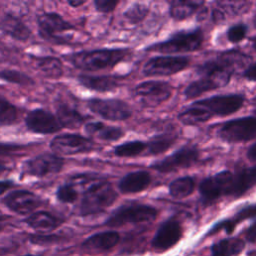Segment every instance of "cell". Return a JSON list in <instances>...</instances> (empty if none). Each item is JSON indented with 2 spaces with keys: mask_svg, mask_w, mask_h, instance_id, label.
I'll list each match as a JSON object with an SVG mask.
<instances>
[{
  "mask_svg": "<svg viewBox=\"0 0 256 256\" xmlns=\"http://www.w3.org/2000/svg\"><path fill=\"white\" fill-rule=\"evenodd\" d=\"M128 55L125 49H95L79 51L67 57L71 64L83 71H99L109 69L123 61Z\"/></svg>",
  "mask_w": 256,
  "mask_h": 256,
  "instance_id": "1",
  "label": "cell"
},
{
  "mask_svg": "<svg viewBox=\"0 0 256 256\" xmlns=\"http://www.w3.org/2000/svg\"><path fill=\"white\" fill-rule=\"evenodd\" d=\"M116 198L117 193L113 186L102 179L84 191L79 207V213L82 216H87L102 212L111 206Z\"/></svg>",
  "mask_w": 256,
  "mask_h": 256,
  "instance_id": "2",
  "label": "cell"
},
{
  "mask_svg": "<svg viewBox=\"0 0 256 256\" xmlns=\"http://www.w3.org/2000/svg\"><path fill=\"white\" fill-rule=\"evenodd\" d=\"M203 32L201 29L191 31H179L165 41L155 43L146 48L147 51L160 52L164 54L191 52L199 49L203 43Z\"/></svg>",
  "mask_w": 256,
  "mask_h": 256,
  "instance_id": "3",
  "label": "cell"
},
{
  "mask_svg": "<svg viewBox=\"0 0 256 256\" xmlns=\"http://www.w3.org/2000/svg\"><path fill=\"white\" fill-rule=\"evenodd\" d=\"M37 26L39 35L55 44H68V38L63 34L74 29L72 23L56 12H44L38 15Z\"/></svg>",
  "mask_w": 256,
  "mask_h": 256,
  "instance_id": "4",
  "label": "cell"
},
{
  "mask_svg": "<svg viewBox=\"0 0 256 256\" xmlns=\"http://www.w3.org/2000/svg\"><path fill=\"white\" fill-rule=\"evenodd\" d=\"M157 210L150 205L145 204H129L120 206L113 211L105 225L109 227H119L128 223L149 222L156 218Z\"/></svg>",
  "mask_w": 256,
  "mask_h": 256,
  "instance_id": "5",
  "label": "cell"
},
{
  "mask_svg": "<svg viewBox=\"0 0 256 256\" xmlns=\"http://www.w3.org/2000/svg\"><path fill=\"white\" fill-rule=\"evenodd\" d=\"M64 166V159L54 153L44 152L38 154L22 165L21 176H33V177H46L59 173Z\"/></svg>",
  "mask_w": 256,
  "mask_h": 256,
  "instance_id": "6",
  "label": "cell"
},
{
  "mask_svg": "<svg viewBox=\"0 0 256 256\" xmlns=\"http://www.w3.org/2000/svg\"><path fill=\"white\" fill-rule=\"evenodd\" d=\"M219 137L228 143L247 142L256 138V116L230 120L218 131Z\"/></svg>",
  "mask_w": 256,
  "mask_h": 256,
  "instance_id": "7",
  "label": "cell"
},
{
  "mask_svg": "<svg viewBox=\"0 0 256 256\" xmlns=\"http://www.w3.org/2000/svg\"><path fill=\"white\" fill-rule=\"evenodd\" d=\"M233 180V173L228 170L218 172L214 176L205 178L199 185L202 202L210 205L222 196H228Z\"/></svg>",
  "mask_w": 256,
  "mask_h": 256,
  "instance_id": "8",
  "label": "cell"
},
{
  "mask_svg": "<svg viewBox=\"0 0 256 256\" xmlns=\"http://www.w3.org/2000/svg\"><path fill=\"white\" fill-rule=\"evenodd\" d=\"M49 147L58 156L76 155L89 153L94 149V143L90 138L80 134L65 133L52 138Z\"/></svg>",
  "mask_w": 256,
  "mask_h": 256,
  "instance_id": "9",
  "label": "cell"
},
{
  "mask_svg": "<svg viewBox=\"0 0 256 256\" xmlns=\"http://www.w3.org/2000/svg\"><path fill=\"white\" fill-rule=\"evenodd\" d=\"M87 107L94 114L110 121H124L132 115L129 105L118 99L92 98L87 101Z\"/></svg>",
  "mask_w": 256,
  "mask_h": 256,
  "instance_id": "10",
  "label": "cell"
},
{
  "mask_svg": "<svg viewBox=\"0 0 256 256\" xmlns=\"http://www.w3.org/2000/svg\"><path fill=\"white\" fill-rule=\"evenodd\" d=\"M199 156L200 153L196 147L184 146L173 154L152 164L151 168L161 173H169L178 169L193 166L198 162Z\"/></svg>",
  "mask_w": 256,
  "mask_h": 256,
  "instance_id": "11",
  "label": "cell"
},
{
  "mask_svg": "<svg viewBox=\"0 0 256 256\" xmlns=\"http://www.w3.org/2000/svg\"><path fill=\"white\" fill-rule=\"evenodd\" d=\"M189 66V59L183 56H156L143 66L145 76H169Z\"/></svg>",
  "mask_w": 256,
  "mask_h": 256,
  "instance_id": "12",
  "label": "cell"
},
{
  "mask_svg": "<svg viewBox=\"0 0 256 256\" xmlns=\"http://www.w3.org/2000/svg\"><path fill=\"white\" fill-rule=\"evenodd\" d=\"M244 103V97L238 94L215 95L194 102L193 104L206 109L211 115L227 116L237 112Z\"/></svg>",
  "mask_w": 256,
  "mask_h": 256,
  "instance_id": "13",
  "label": "cell"
},
{
  "mask_svg": "<svg viewBox=\"0 0 256 256\" xmlns=\"http://www.w3.org/2000/svg\"><path fill=\"white\" fill-rule=\"evenodd\" d=\"M134 93L147 106H156L168 100L172 95V87L164 81H144L138 84Z\"/></svg>",
  "mask_w": 256,
  "mask_h": 256,
  "instance_id": "14",
  "label": "cell"
},
{
  "mask_svg": "<svg viewBox=\"0 0 256 256\" xmlns=\"http://www.w3.org/2000/svg\"><path fill=\"white\" fill-rule=\"evenodd\" d=\"M27 129L36 134H54L62 129L57 117L48 110L37 108L27 113L25 117Z\"/></svg>",
  "mask_w": 256,
  "mask_h": 256,
  "instance_id": "15",
  "label": "cell"
},
{
  "mask_svg": "<svg viewBox=\"0 0 256 256\" xmlns=\"http://www.w3.org/2000/svg\"><path fill=\"white\" fill-rule=\"evenodd\" d=\"M2 203L17 214L27 215L32 214L42 201L38 195L29 190H14L3 197Z\"/></svg>",
  "mask_w": 256,
  "mask_h": 256,
  "instance_id": "16",
  "label": "cell"
},
{
  "mask_svg": "<svg viewBox=\"0 0 256 256\" xmlns=\"http://www.w3.org/2000/svg\"><path fill=\"white\" fill-rule=\"evenodd\" d=\"M180 223L175 218H170L158 228L152 239V246L158 250H166L174 246L181 238Z\"/></svg>",
  "mask_w": 256,
  "mask_h": 256,
  "instance_id": "17",
  "label": "cell"
},
{
  "mask_svg": "<svg viewBox=\"0 0 256 256\" xmlns=\"http://www.w3.org/2000/svg\"><path fill=\"white\" fill-rule=\"evenodd\" d=\"M0 31L14 40L25 42L31 36L30 28L17 16L6 13L0 18Z\"/></svg>",
  "mask_w": 256,
  "mask_h": 256,
  "instance_id": "18",
  "label": "cell"
},
{
  "mask_svg": "<svg viewBox=\"0 0 256 256\" xmlns=\"http://www.w3.org/2000/svg\"><path fill=\"white\" fill-rule=\"evenodd\" d=\"M256 185V166L247 167L233 174L232 184L228 196L240 197Z\"/></svg>",
  "mask_w": 256,
  "mask_h": 256,
  "instance_id": "19",
  "label": "cell"
},
{
  "mask_svg": "<svg viewBox=\"0 0 256 256\" xmlns=\"http://www.w3.org/2000/svg\"><path fill=\"white\" fill-rule=\"evenodd\" d=\"M151 183V176L147 171L140 170L126 174L118 183V188L122 193H138L144 191Z\"/></svg>",
  "mask_w": 256,
  "mask_h": 256,
  "instance_id": "20",
  "label": "cell"
},
{
  "mask_svg": "<svg viewBox=\"0 0 256 256\" xmlns=\"http://www.w3.org/2000/svg\"><path fill=\"white\" fill-rule=\"evenodd\" d=\"M78 82L86 89L97 92H110L114 91L118 87V80L116 77L107 75H87L80 74L78 76Z\"/></svg>",
  "mask_w": 256,
  "mask_h": 256,
  "instance_id": "21",
  "label": "cell"
},
{
  "mask_svg": "<svg viewBox=\"0 0 256 256\" xmlns=\"http://www.w3.org/2000/svg\"><path fill=\"white\" fill-rule=\"evenodd\" d=\"M120 236L116 231H104L96 233L87 238L82 247L87 251H106L114 247L119 242Z\"/></svg>",
  "mask_w": 256,
  "mask_h": 256,
  "instance_id": "22",
  "label": "cell"
},
{
  "mask_svg": "<svg viewBox=\"0 0 256 256\" xmlns=\"http://www.w3.org/2000/svg\"><path fill=\"white\" fill-rule=\"evenodd\" d=\"M24 222L36 231L49 232L62 224V220L47 211H37L24 219Z\"/></svg>",
  "mask_w": 256,
  "mask_h": 256,
  "instance_id": "23",
  "label": "cell"
},
{
  "mask_svg": "<svg viewBox=\"0 0 256 256\" xmlns=\"http://www.w3.org/2000/svg\"><path fill=\"white\" fill-rule=\"evenodd\" d=\"M85 132L91 137H96L109 142L117 141L124 135V131L121 128L110 126L99 121L85 124Z\"/></svg>",
  "mask_w": 256,
  "mask_h": 256,
  "instance_id": "24",
  "label": "cell"
},
{
  "mask_svg": "<svg viewBox=\"0 0 256 256\" xmlns=\"http://www.w3.org/2000/svg\"><path fill=\"white\" fill-rule=\"evenodd\" d=\"M33 65L46 77L58 79L63 76L62 61L54 56H35L32 55Z\"/></svg>",
  "mask_w": 256,
  "mask_h": 256,
  "instance_id": "25",
  "label": "cell"
},
{
  "mask_svg": "<svg viewBox=\"0 0 256 256\" xmlns=\"http://www.w3.org/2000/svg\"><path fill=\"white\" fill-rule=\"evenodd\" d=\"M56 117L62 128L77 129L84 123V116L76 109L70 107L66 103H59L55 106Z\"/></svg>",
  "mask_w": 256,
  "mask_h": 256,
  "instance_id": "26",
  "label": "cell"
},
{
  "mask_svg": "<svg viewBox=\"0 0 256 256\" xmlns=\"http://www.w3.org/2000/svg\"><path fill=\"white\" fill-rule=\"evenodd\" d=\"M252 218H256V204L249 205L242 208L231 219H226L216 223L210 229V234H214L220 230H225L227 234H231L238 223L247 219H252Z\"/></svg>",
  "mask_w": 256,
  "mask_h": 256,
  "instance_id": "27",
  "label": "cell"
},
{
  "mask_svg": "<svg viewBox=\"0 0 256 256\" xmlns=\"http://www.w3.org/2000/svg\"><path fill=\"white\" fill-rule=\"evenodd\" d=\"M202 5L203 1L192 0H177L172 1L170 5V15L175 20H184L194 14Z\"/></svg>",
  "mask_w": 256,
  "mask_h": 256,
  "instance_id": "28",
  "label": "cell"
},
{
  "mask_svg": "<svg viewBox=\"0 0 256 256\" xmlns=\"http://www.w3.org/2000/svg\"><path fill=\"white\" fill-rule=\"evenodd\" d=\"M245 247L244 241L239 238H226L215 243L211 247L212 256H233Z\"/></svg>",
  "mask_w": 256,
  "mask_h": 256,
  "instance_id": "29",
  "label": "cell"
},
{
  "mask_svg": "<svg viewBox=\"0 0 256 256\" xmlns=\"http://www.w3.org/2000/svg\"><path fill=\"white\" fill-rule=\"evenodd\" d=\"M212 117L211 113L206 109L192 104L191 107L185 109L178 114V119L184 125H196L208 121Z\"/></svg>",
  "mask_w": 256,
  "mask_h": 256,
  "instance_id": "30",
  "label": "cell"
},
{
  "mask_svg": "<svg viewBox=\"0 0 256 256\" xmlns=\"http://www.w3.org/2000/svg\"><path fill=\"white\" fill-rule=\"evenodd\" d=\"M195 189V181L190 176H184L175 179L169 185V193L177 199L185 198L193 193Z\"/></svg>",
  "mask_w": 256,
  "mask_h": 256,
  "instance_id": "31",
  "label": "cell"
},
{
  "mask_svg": "<svg viewBox=\"0 0 256 256\" xmlns=\"http://www.w3.org/2000/svg\"><path fill=\"white\" fill-rule=\"evenodd\" d=\"M219 88L217 84L208 77H201L198 80L190 83L184 90V95L188 99H192L202 95L205 92Z\"/></svg>",
  "mask_w": 256,
  "mask_h": 256,
  "instance_id": "32",
  "label": "cell"
},
{
  "mask_svg": "<svg viewBox=\"0 0 256 256\" xmlns=\"http://www.w3.org/2000/svg\"><path fill=\"white\" fill-rule=\"evenodd\" d=\"M177 140L174 134H161L153 137L147 143V150L149 155H159L166 152Z\"/></svg>",
  "mask_w": 256,
  "mask_h": 256,
  "instance_id": "33",
  "label": "cell"
},
{
  "mask_svg": "<svg viewBox=\"0 0 256 256\" xmlns=\"http://www.w3.org/2000/svg\"><path fill=\"white\" fill-rule=\"evenodd\" d=\"M0 80L9 82L20 86H32L35 84L34 80L24 72L14 69H2L0 70Z\"/></svg>",
  "mask_w": 256,
  "mask_h": 256,
  "instance_id": "34",
  "label": "cell"
},
{
  "mask_svg": "<svg viewBox=\"0 0 256 256\" xmlns=\"http://www.w3.org/2000/svg\"><path fill=\"white\" fill-rule=\"evenodd\" d=\"M147 149V143L142 141H127L114 148V154L118 157H135Z\"/></svg>",
  "mask_w": 256,
  "mask_h": 256,
  "instance_id": "35",
  "label": "cell"
},
{
  "mask_svg": "<svg viewBox=\"0 0 256 256\" xmlns=\"http://www.w3.org/2000/svg\"><path fill=\"white\" fill-rule=\"evenodd\" d=\"M17 108L6 98L0 95V124L11 125L17 121Z\"/></svg>",
  "mask_w": 256,
  "mask_h": 256,
  "instance_id": "36",
  "label": "cell"
},
{
  "mask_svg": "<svg viewBox=\"0 0 256 256\" xmlns=\"http://www.w3.org/2000/svg\"><path fill=\"white\" fill-rule=\"evenodd\" d=\"M56 198L62 203H73L78 198V190L66 182L57 188Z\"/></svg>",
  "mask_w": 256,
  "mask_h": 256,
  "instance_id": "37",
  "label": "cell"
},
{
  "mask_svg": "<svg viewBox=\"0 0 256 256\" xmlns=\"http://www.w3.org/2000/svg\"><path fill=\"white\" fill-rule=\"evenodd\" d=\"M148 11L149 8L146 5L134 4L124 12V16L126 19H128L129 22L136 24L145 18Z\"/></svg>",
  "mask_w": 256,
  "mask_h": 256,
  "instance_id": "38",
  "label": "cell"
},
{
  "mask_svg": "<svg viewBox=\"0 0 256 256\" xmlns=\"http://www.w3.org/2000/svg\"><path fill=\"white\" fill-rule=\"evenodd\" d=\"M247 34V26L245 24H237L230 27L227 31V38L231 43L241 42Z\"/></svg>",
  "mask_w": 256,
  "mask_h": 256,
  "instance_id": "39",
  "label": "cell"
},
{
  "mask_svg": "<svg viewBox=\"0 0 256 256\" xmlns=\"http://www.w3.org/2000/svg\"><path fill=\"white\" fill-rule=\"evenodd\" d=\"M29 240L33 244L48 245V244H53V243L61 242V241L64 240V238L61 237V236H58V235H54V234H50V235L37 234V235H31Z\"/></svg>",
  "mask_w": 256,
  "mask_h": 256,
  "instance_id": "40",
  "label": "cell"
},
{
  "mask_svg": "<svg viewBox=\"0 0 256 256\" xmlns=\"http://www.w3.org/2000/svg\"><path fill=\"white\" fill-rule=\"evenodd\" d=\"M26 147H28V145L0 142V156H10V155L16 154L24 150Z\"/></svg>",
  "mask_w": 256,
  "mask_h": 256,
  "instance_id": "41",
  "label": "cell"
},
{
  "mask_svg": "<svg viewBox=\"0 0 256 256\" xmlns=\"http://www.w3.org/2000/svg\"><path fill=\"white\" fill-rule=\"evenodd\" d=\"M118 3L119 1H115V0H95L94 6L98 12L109 13L116 8Z\"/></svg>",
  "mask_w": 256,
  "mask_h": 256,
  "instance_id": "42",
  "label": "cell"
},
{
  "mask_svg": "<svg viewBox=\"0 0 256 256\" xmlns=\"http://www.w3.org/2000/svg\"><path fill=\"white\" fill-rule=\"evenodd\" d=\"M244 77L248 79L249 81H256V62L252 63L245 71H244Z\"/></svg>",
  "mask_w": 256,
  "mask_h": 256,
  "instance_id": "43",
  "label": "cell"
},
{
  "mask_svg": "<svg viewBox=\"0 0 256 256\" xmlns=\"http://www.w3.org/2000/svg\"><path fill=\"white\" fill-rule=\"evenodd\" d=\"M245 237L249 242H256V222L246 230Z\"/></svg>",
  "mask_w": 256,
  "mask_h": 256,
  "instance_id": "44",
  "label": "cell"
},
{
  "mask_svg": "<svg viewBox=\"0 0 256 256\" xmlns=\"http://www.w3.org/2000/svg\"><path fill=\"white\" fill-rule=\"evenodd\" d=\"M15 182L12 180H1L0 181V195L4 194L6 191L15 187Z\"/></svg>",
  "mask_w": 256,
  "mask_h": 256,
  "instance_id": "45",
  "label": "cell"
},
{
  "mask_svg": "<svg viewBox=\"0 0 256 256\" xmlns=\"http://www.w3.org/2000/svg\"><path fill=\"white\" fill-rule=\"evenodd\" d=\"M247 158L250 161H256V143L253 144L247 151Z\"/></svg>",
  "mask_w": 256,
  "mask_h": 256,
  "instance_id": "46",
  "label": "cell"
},
{
  "mask_svg": "<svg viewBox=\"0 0 256 256\" xmlns=\"http://www.w3.org/2000/svg\"><path fill=\"white\" fill-rule=\"evenodd\" d=\"M85 3H86L85 0H69V1H67V4L73 8H78Z\"/></svg>",
  "mask_w": 256,
  "mask_h": 256,
  "instance_id": "47",
  "label": "cell"
},
{
  "mask_svg": "<svg viewBox=\"0 0 256 256\" xmlns=\"http://www.w3.org/2000/svg\"><path fill=\"white\" fill-rule=\"evenodd\" d=\"M8 168H7V166H5V165H3L2 163H0V173H2V172H4V171H6Z\"/></svg>",
  "mask_w": 256,
  "mask_h": 256,
  "instance_id": "48",
  "label": "cell"
},
{
  "mask_svg": "<svg viewBox=\"0 0 256 256\" xmlns=\"http://www.w3.org/2000/svg\"><path fill=\"white\" fill-rule=\"evenodd\" d=\"M253 48L256 50V38H254L253 40Z\"/></svg>",
  "mask_w": 256,
  "mask_h": 256,
  "instance_id": "49",
  "label": "cell"
},
{
  "mask_svg": "<svg viewBox=\"0 0 256 256\" xmlns=\"http://www.w3.org/2000/svg\"><path fill=\"white\" fill-rule=\"evenodd\" d=\"M3 228H4V227H3V225L0 223V231H2V230H3Z\"/></svg>",
  "mask_w": 256,
  "mask_h": 256,
  "instance_id": "50",
  "label": "cell"
}]
</instances>
